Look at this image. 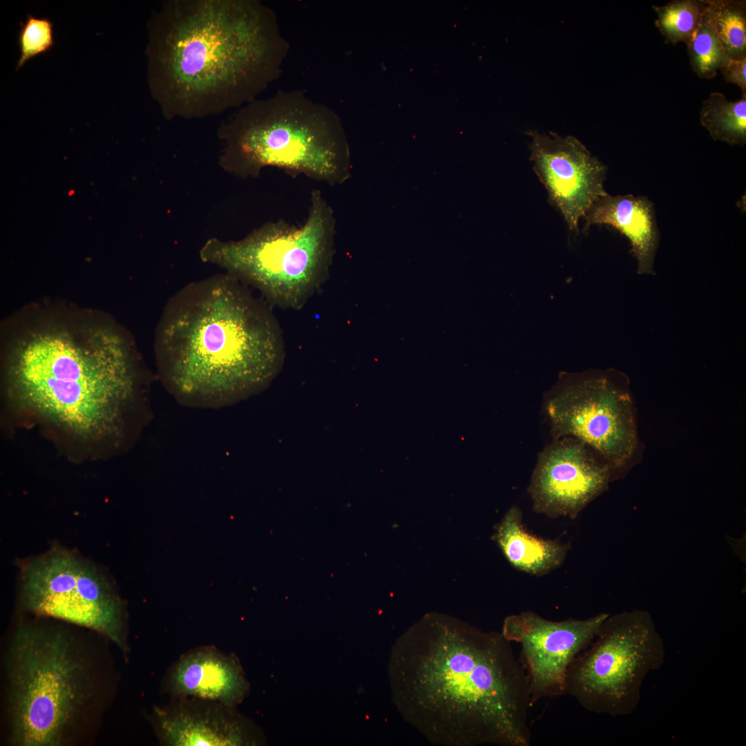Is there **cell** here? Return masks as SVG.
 <instances>
[{"mask_svg": "<svg viewBox=\"0 0 746 746\" xmlns=\"http://www.w3.org/2000/svg\"><path fill=\"white\" fill-rule=\"evenodd\" d=\"M686 45L691 67L702 79L714 78L729 62L716 32L711 0H707L698 26Z\"/></svg>", "mask_w": 746, "mask_h": 746, "instance_id": "19", "label": "cell"}, {"mask_svg": "<svg viewBox=\"0 0 746 746\" xmlns=\"http://www.w3.org/2000/svg\"><path fill=\"white\" fill-rule=\"evenodd\" d=\"M148 82L163 115H216L256 99L281 74L289 43L257 0H167L148 25Z\"/></svg>", "mask_w": 746, "mask_h": 746, "instance_id": "3", "label": "cell"}, {"mask_svg": "<svg viewBox=\"0 0 746 746\" xmlns=\"http://www.w3.org/2000/svg\"><path fill=\"white\" fill-rule=\"evenodd\" d=\"M716 32L729 59H746V1L711 0Z\"/></svg>", "mask_w": 746, "mask_h": 746, "instance_id": "21", "label": "cell"}, {"mask_svg": "<svg viewBox=\"0 0 746 746\" xmlns=\"http://www.w3.org/2000/svg\"><path fill=\"white\" fill-rule=\"evenodd\" d=\"M61 630L23 624L7 658L11 742L57 746L88 700L92 687L86 660Z\"/></svg>", "mask_w": 746, "mask_h": 746, "instance_id": "7", "label": "cell"}, {"mask_svg": "<svg viewBox=\"0 0 746 746\" xmlns=\"http://www.w3.org/2000/svg\"><path fill=\"white\" fill-rule=\"evenodd\" d=\"M664 640L644 610L609 615L570 664L565 695L589 711L623 716L638 707L646 676L665 661Z\"/></svg>", "mask_w": 746, "mask_h": 746, "instance_id": "8", "label": "cell"}, {"mask_svg": "<svg viewBox=\"0 0 746 746\" xmlns=\"http://www.w3.org/2000/svg\"><path fill=\"white\" fill-rule=\"evenodd\" d=\"M746 59L741 60L729 59L727 65L720 71L727 83L734 84L740 86L743 93L746 92Z\"/></svg>", "mask_w": 746, "mask_h": 746, "instance_id": "23", "label": "cell"}, {"mask_svg": "<svg viewBox=\"0 0 746 746\" xmlns=\"http://www.w3.org/2000/svg\"><path fill=\"white\" fill-rule=\"evenodd\" d=\"M707 0H675L652 6L657 14L655 25L667 43L689 42L700 21Z\"/></svg>", "mask_w": 746, "mask_h": 746, "instance_id": "20", "label": "cell"}, {"mask_svg": "<svg viewBox=\"0 0 746 746\" xmlns=\"http://www.w3.org/2000/svg\"><path fill=\"white\" fill-rule=\"evenodd\" d=\"M611 480L610 468L595 452L575 438L564 437L539 452L528 492L536 513L575 519Z\"/></svg>", "mask_w": 746, "mask_h": 746, "instance_id": "12", "label": "cell"}, {"mask_svg": "<svg viewBox=\"0 0 746 746\" xmlns=\"http://www.w3.org/2000/svg\"><path fill=\"white\" fill-rule=\"evenodd\" d=\"M542 406L553 439L571 437L585 443L609 466L612 480L635 452L634 405L619 376L563 373Z\"/></svg>", "mask_w": 746, "mask_h": 746, "instance_id": "10", "label": "cell"}, {"mask_svg": "<svg viewBox=\"0 0 746 746\" xmlns=\"http://www.w3.org/2000/svg\"><path fill=\"white\" fill-rule=\"evenodd\" d=\"M530 159L548 198L561 212L571 231L592 204L607 193L606 167L573 136L530 132Z\"/></svg>", "mask_w": 746, "mask_h": 746, "instance_id": "13", "label": "cell"}, {"mask_svg": "<svg viewBox=\"0 0 746 746\" xmlns=\"http://www.w3.org/2000/svg\"><path fill=\"white\" fill-rule=\"evenodd\" d=\"M157 375L181 405L218 408L265 390L285 352L270 305L227 273L190 283L166 304L155 331Z\"/></svg>", "mask_w": 746, "mask_h": 746, "instance_id": "4", "label": "cell"}, {"mask_svg": "<svg viewBox=\"0 0 746 746\" xmlns=\"http://www.w3.org/2000/svg\"><path fill=\"white\" fill-rule=\"evenodd\" d=\"M161 691L169 698L193 697L236 707L249 685L236 656L202 645L182 654L169 668Z\"/></svg>", "mask_w": 746, "mask_h": 746, "instance_id": "15", "label": "cell"}, {"mask_svg": "<svg viewBox=\"0 0 746 746\" xmlns=\"http://www.w3.org/2000/svg\"><path fill=\"white\" fill-rule=\"evenodd\" d=\"M336 219L321 191L314 189L305 222H268L237 240H207L200 259L257 289L270 305L303 308L329 276Z\"/></svg>", "mask_w": 746, "mask_h": 746, "instance_id": "6", "label": "cell"}, {"mask_svg": "<svg viewBox=\"0 0 746 746\" xmlns=\"http://www.w3.org/2000/svg\"><path fill=\"white\" fill-rule=\"evenodd\" d=\"M701 124L715 141L744 146L746 143V92L736 102L712 92L700 111Z\"/></svg>", "mask_w": 746, "mask_h": 746, "instance_id": "18", "label": "cell"}, {"mask_svg": "<svg viewBox=\"0 0 746 746\" xmlns=\"http://www.w3.org/2000/svg\"><path fill=\"white\" fill-rule=\"evenodd\" d=\"M154 707L151 721L164 746H240L260 743L254 724L224 704L193 697L169 698Z\"/></svg>", "mask_w": 746, "mask_h": 746, "instance_id": "14", "label": "cell"}, {"mask_svg": "<svg viewBox=\"0 0 746 746\" xmlns=\"http://www.w3.org/2000/svg\"><path fill=\"white\" fill-rule=\"evenodd\" d=\"M20 598L31 613L86 627L113 642L127 658L124 601L90 561L55 546L21 562Z\"/></svg>", "mask_w": 746, "mask_h": 746, "instance_id": "9", "label": "cell"}, {"mask_svg": "<svg viewBox=\"0 0 746 746\" xmlns=\"http://www.w3.org/2000/svg\"><path fill=\"white\" fill-rule=\"evenodd\" d=\"M3 337L8 392L84 443L132 442L148 417V380L131 337L79 309H35Z\"/></svg>", "mask_w": 746, "mask_h": 746, "instance_id": "1", "label": "cell"}, {"mask_svg": "<svg viewBox=\"0 0 746 746\" xmlns=\"http://www.w3.org/2000/svg\"><path fill=\"white\" fill-rule=\"evenodd\" d=\"M220 166L241 178L266 167L329 186L351 176L350 147L338 114L303 91L279 90L242 106L218 131Z\"/></svg>", "mask_w": 746, "mask_h": 746, "instance_id": "5", "label": "cell"}, {"mask_svg": "<svg viewBox=\"0 0 746 746\" xmlns=\"http://www.w3.org/2000/svg\"><path fill=\"white\" fill-rule=\"evenodd\" d=\"M492 539L506 559L516 569L535 576L554 571L564 562L569 546L530 533L522 510L511 506L495 528Z\"/></svg>", "mask_w": 746, "mask_h": 746, "instance_id": "17", "label": "cell"}, {"mask_svg": "<svg viewBox=\"0 0 746 746\" xmlns=\"http://www.w3.org/2000/svg\"><path fill=\"white\" fill-rule=\"evenodd\" d=\"M20 25L17 35L20 55L16 70L27 61L50 50L55 44L54 25L50 19L28 14Z\"/></svg>", "mask_w": 746, "mask_h": 746, "instance_id": "22", "label": "cell"}, {"mask_svg": "<svg viewBox=\"0 0 746 746\" xmlns=\"http://www.w3.org/2000/svg\"><path fill=\"white\" fill-rule=\"evenodd\" d=\"M584 218V231L594 224H607L625 236L638 260V273L654 274L660 232L654 204L647 197L606 193L592 204Z\"/></svg>", "mask_w": 746, "mask_h": 746, "instance_id": "16", "label": "cell"}, {"mask_svg": "<svg viewBox=\"0 0 746 746\" xmlns=\"http://www.w3.org/2000/svg\"><path fill=\"white\" fill-rule=\"evenodd\" d=\"M609 615L556 622L524 611L505 618L502 635L522 647L520 662L528 678L530 707L542 699L565 695L570 664L590 644Z\"/></svg>", "mask_w": 746, "mask_h": 746, "instance_id": "11", "label": "cell"}, {"mask_svg": "<svg viewBox=\"0 0 746 746\" xmlns=\"http://www.w3.org/2000/svg\"><path fill=\"white\" fill-rule=\"evenodd\" d=\"M390 677L403 719L432 743H531L528 678L501 632L428 613L396 642Z\"/></svg>", "mask_w": 746, "mask_h": 746, "instance_id": "2", "label": "cell"}]
</instances>
